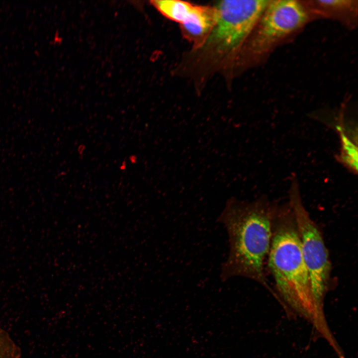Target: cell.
Wrapping results in <instances>:
<instances>
[{"instance_id":"obj_1","label":"cell","mask_w":358,"mask_h":358,"mask_svg":"<svg viewBox=\"0 0 358 358\" xmlns=\"http://www.w3.org/2000/svg\"><path fill=\"white\" fill-rule=\"evenodd\" d=\"M279 207L263 196L252 201L235 197L227 200L217 218L227 232L229 245L227 258L221 267L222 281L243 277L270 290L264 267Z\"/></svg>"},{"instance_id":"obj_2","label":"cell","mask_w":358,"mask_h":358,"mask_svg":"<svg viewBox=\"0 0 358 358\" xmlns=\"http://www.w3.org/2000/svg\"><path fill=\"white\" fill-rule=\"evenodd\" d=\"M268 264L286 310L311 323L323 338L334 339L324 315L317 306L308 271L302 256L298 235L288 203L280 206L274 219Z\"/></svg>"},{"instance_id":"obj_3","label":"cell","mask_w":358,"mask_h":358,"mask_svg":"<svg viewBox=\"0 0 358 358\" xmlns=\"http://www.w3.org/2000/svg\"><path fill=\"white\" fill-rule=\"evenodd\" d=\"M290 180L288 203L296 225L314 300L318 307L324 311V300L329 290L331 270L328 252L320 228L303 203L296 176L292 175Z\"/></svg>"},{"instance_id":"obj_4","label":"cell","mask_w":358,"mask_h":358,"mask_svg":"<svg viewBox=\"0 0 358 358\" xmlns=\"http://www.w3.org/2000/svg\"><path fill=\"white\" fill-rule=\"evenodd\" d=\"M268 1H219L215 5L217 11L215 24L202 46L209 48L219 55H227L235 51L257 25Z\"/></svg>"},{"instance_id":"obj_5","label":"cell","mask_w":358,"mask_h":358,"mask_svg":"<svg viewBox=\"0 0 358 358\" xmlns=\"http://www.w3.org/2000/svg\"><path fill=\"white\" fill-rule=\"evenodd\" d=\"M307 13L299 1L269 0L258 22L251 43L255 54H262L280 40L301 27Z\"/></svg>"},{"instance_id":"obj_6","label":"cell","mask_w":358,"mask_h":358,"mask_svg":"<svg viewBox=\"0 0 358 358\" xmlns=\"http://www.w3.org/2000/svg\"><path fill=\"white\" fill-rule=\"evenodd\" d=\"M215 6L192 3L179 23L183 36L196 48L201 47L209 36L216 22Z\"/></svg>"},{"instance_id":"obj_7","label":"cell","mask_w":358,"mask_h":358,"mask_svg":"<svg viewBox=\"0 0 358 358\" xmlns=\"http://www.w3.org/2000/svg\"><path fill=\"white\" fill-rule=\"evenodd\" d=\"M341 124L336 126L340 142V148L339 153L335 155L336 160L349 171L354 175L358 173V141L352 138L346 131L344 125L343 117L341 116Z\"/></svg>"},{"instance_id":"obj_8","label":"cell","mask_w":358,"mask_h":358,"mask_svg":"<svg viewBox=\"0 0 358 358\" xmlns=\"http://www.w3.org/2000/svg\"><path fill=\"white\" fill-rule=\"evenodd\" d=\"M20 355L19 348L0 327V358H20Z\"/></svg>"},{"instance_id":"obj_9","label":"cell","mask_w":358,"mask_h":358,"mask_svg":"<svg viewBox=\"0 0 358 358\" xmlns=\"http://www.w3.org/2000/svg\"><path fill=\"white\" fill-rule=\"evenodd\" d=\"M321 6L326 8H347L351 4L350 0H319L317 1Z\"/></svg>"}]
</instances>
